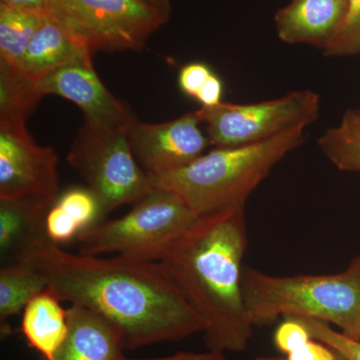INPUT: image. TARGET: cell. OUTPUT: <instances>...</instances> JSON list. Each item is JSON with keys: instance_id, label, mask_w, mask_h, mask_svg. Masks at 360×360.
Returning <instances> with one entry per match:
<instances>
[{"instance_id": "22", "label": "cell", "mask_w": 360, "mask_h": 360, "mask_svg": "<svg viewBox=\"0 0 360 360\" xmlns=\"http://www.w3.org/2000/svg\"><path fill=\"white\" fill-rule=\"evenodd\" d=\"M323 53L326 56L360 54V0H347V13L343 25Z\"/></svg>"}, {"instance_id": "12", "label": "cell", "mask_w": 360, "mask_h": 360, "mask_svg": "<svg viewBox=\"0 0 360 360\" xmlns=\"http://www.w3.org/2000/svg\"><path fill=\"white\" fill-rule=\"evenodd\" d=\"M347 0H291L274 16L279 39L326 51L340 32Z\"/></svg>"}, {"instance_id": "20", "label": "cell", "mask_w": 360, "mask_h": 360, "mask_svg": "<svg viewBox=\"0 0 360 360\" xmlns=\"http://www.w3.org/2000/svg\"><path fill=\"white\" fill-rule=\"evenodd\" d=\"M45 11L0 4V60L20 68Z\"/></svg>"}, {"instance_id": "9", "label": "cell", "mask_w": 360, "mask_h": 360, "mask_svg": "<svg viewBox=\"0 0 360 360\" xmlns=\"http://www.w3.org/2000/svg\"><path fill=\"white\" fill-rule=\"evenodd\" d=\"M58 165L56 150L37 146L26 127H0V200L53 205L59 196Z\"/></svg>"}, {"instance_id": "28", "label": "cell", "mask_w": 360, "mask_h": 360, "mask_svg": "<svg viewBox=\"0 0 360 360\" xmlns=\"http://www.w3.org/2000/svg\"><path fill=\"white\" fill-rule=\"evenodd\" d=\"M0 4L32 11H45L46 0H0Z\"/></svg>"}, {"instance_id": "6", "label": "cell", "mask_w": 360, "mask_h": 360, "mask_svg": "<svg viewBox=\"0 0 360 360\" xmlns=\"http://www.w3.org/2000/svg\"><path fill=\"white\" fill-rule=\"evenodd\" d=\"M66 160L98 198L105 215L120 206L135 205L155 188L135 160L123 130L84 122Z\"/></svg>"}, {"instance_id": "5", "label": "cell", "mask_w": 360, "mask_h": 360, "mask_svg": "<svg viewBox=\"0 0 360 360\" xmlns=\"http://www.w3.org/2000/svg\"><path fill=\"white\" fill-rule=\"evenodd\" d=\"M198 219L176 193L155 188L120 219L103 220L77 239L82 255L158 262Z\"/></svg>"}, {"instance_id": "11", "label": "cell", "mask_w": 360, "mask_h": 360, "mask_svg": "<svg viewBox=\"0 0 360 360\" xmlns=\"http://www.w3.org/2000/svg\"><path fill=\"white\" fill-rule=\"evenodd\" d=\"M42 96L63 97L82 110L84 122L127 131L136 120L127 104L116 98L97 77L94 65L59 68L37 80Z\"/></svg>"}, {"instance_id": "17", "label": "cell", "mask_w": 360, "mask_h": 360, "mask_svg": "<svg viewBox=\"0 0 360 360\" xmlns=\"http://www.w3.org/2000/svg\"><path fill=\"white\" fill-rule=\"evenodd\" d=\"M46 288L34 296L21 312L20 333L42 360H54L68 333V309Z\"/></svg>"}, {"instance_id": "2", "label": "cell", "mask_w": 360, "mask_h": 360, "mask_svg": "<svg viewBox=\"0 0 360 360\" xmlns=\"http://www.w3.org/2000/svg\"><path fill=\"white\" fill-rule=\"evenodd\" d=\"M245 205L198 217L158 260L205 322L206 347L217 354L243 352L252 335L241 288Z\"/></svg>"}, {"instance_id": "15", "label": "cell", "mask_w": 360, "mask_h": 360, "mask_svg": "<svg viewBox=\"0 0 360 360\" xmlns=\"http://www.w3.org/2000/svg\"><path fill=\"white\" fill-rule=\"evenodd\" d=\"M51 206L30 198L0 200L1 265L21 262L47 238L44 220Z\"/></svg>"}, {"instance_id": "26", "label": "cell", "mask_w": 360, "mask_h": 360, "mask_svg": "<svg viewBox=\"0 0 360 360\" xmlns=\"http://www.w3.org/2000/svg\"><path fill=\"white\" fill-rule=\"evenodd\" d=\"M340 357L336 350L312 338L300 349L286 355L284 360H338Z\"/></svg>"}, {"instance_id": "4", "label": "cell", "mask_w": 360, "mask_h": 360, "mask_svg": "<svg viewBox=\"0 0 360 360\" xmlns=\"http://www.w3.org/2000/svg\"><path fill=\"white\" fill-rule=\"evenodd\" d=\"M241 288L253 326L288 315L310 317L360 341V257L342 272L326 276H274L248 267Z\"/></svg>"}, {"instance_id": "18", "label": "cell", "mask_w": 360, "mask_h": 360, "mask_svg": "<svg viewBox=\"0 0 360 360\" xmlns=\"http://www.w3.org/2000/svg\"><path fill=\"white\" fill-rule=\"evenodd\" d=\"M42 97L37 80L0 60V127H26V120Z\"/></svg>"}, {"instance_id": "21", "label": "cell", "mask_w": 360, "mask_h": 360, "mask_svg": "<svg viewBox=\"0 0 360 360\" xmlns=\"http://www.w3.org/2000/svg\"><path fill=\"white\" fill-rule=\"evenodd\" d=\"M322 153L341 172L360 174V110H349L340 124L319 139Z\"/></svg>"}, {"instance_id": "1", "label": "cell", "mask_w": 360, "mask_h": 360, "mask_svg": "<svg viewBox=\"0 0 360 360\" xmlns=\"http://www.w3.org/2000/svg\"><path fill=\"white\" fill-rule=\"evenodd\" d=\"M21 262L39 270L61 302L84 307L110 322L125 350L205 330V322L160 262L72 253L47 238Z\"/></svg>"}, {"instance_id": "30", "label": "cell", "mask_w": 360, "mask_h": 360, "mask_svg": "<svg viewBox=\"0 0 360 360\" xmlns=\"http://www.w3.org/2000/svg\"><path fill=\"white\" fill-rule=\"evenodd\" d=\"M257 360H284V357H258ZM338 360H347L343 355L340 354V357Z\"/></svg>"}, {"instance_id": "14", "label": "cell", "mask_w": 360, "mask_h": 360, "mask_svg": "<svg viewBox=\"0 0 360 360\" xmlns=\"http://www.w3.org/2000/svg\"><path fill=\"white\" fill-rule=\"evenodd\" d=\"M92 52L45 11L44 20L28 45L20 68L39 80L65 66L92 65Z\"/></svg>"}, {"instance_id": "10", "label": "cell", "mask_w": 360, "mask_h": 360, "mask_svg": "<svg viewBox=\"0 0 360 360\" xmlns=\"http://www.w3.org/2000/svg\"><path fill=\"white\" fill-rule=\"evenodd\" d=\"M196 111L162 123L135 120L129 141L135 160L148 175L163 174L191 165L210 146Z\"/></svg>"}, {"instance_id": "24", "label": "cell", "mask_w": 360, "mask_h": 360, "mask_svg": "<svg viewBox=\"0 0 360 360\" xmlns=\"http://www.w3.org/2000/svg\"><path fill=\"white\" fill-rule=\"evenodd\" d=\"M312 340L309 329L296 316H284L274 335V345L279 352L288 355L300 349Z\"/></svg>"}, {"instance_id": "23", "label": "cell", "mask_w": 360, "mask_h": 360, "mask_svg": "<svg viewBox=\"0 0 360 360\" xmlns=\"http://www.w3.org/2000/svg\"><path fill=\"white\" fill-rule=\"evenodd\" d=\"M296 317L307 326L314 340L321 341L329 347L333 348L347 360H360L359 340H354L349 336L343 335L342 333H338L331 328L328 322L310 319V317Z\"/></svg>"}, {"instance_id": "16", "label": "cell", "mask_w": 360, "mask_h": 360, "mask_svg": "<svg viewBox=\"0 0 360 360\" xmlns=\"http://www.w3.org/2000/svg\"><path fill=\"white\" fill-rule=\"evenodd\" d=\"M105 217L98 198L87 187H73L59 194L45 215V236L54 245H68Z\"/></svg>"}, {"instance_id": "7", "label": "cell", "mask_w": 360, "mask_h": 360, "mask_svg": "<svg viewBox=\"0 0 360 360\" xmlns=\"http://www.w3.org/2000/svg\"><path fill=\"white\" fill-rule=\"evenodd\" d=\"M45 11L91 51H141L170 13L146 0H46Z\"/></svg>"}, {"instance_id": "19", "label": "cell", "mask_w": 360, "mask_h": 360, "mask_svg": "<svg viewBox=\"0 0 360 360\" xmlns=\"http://www.w3.org/2000/svg\"><path fill=\"white\" fill-rule=\"evenodd\" d=\"M44 276L25 262L2 264L0 269V322L1 335L11 333L7 321L21 314L34 296L46 290Z\"/></svg>"}, {"instance_id": "13", "label": "cell", "mask_w": 360, "mask_h": 360, "mask_svg": "<svg viewBox=\"0 0 360 360\" xmlns=\"http://www.w3.org/2000/svg\"><path fill=\"white\" fill-rule=\"evenodd\" d=\"M68 333L54 360H176V357L134 359L125 356L122 335L112 326L80 305L68 309Z\"/></svg>"}, {"instance_id": "27", "label": "cell", "mask_w": 360, "mask_h": 360, "mask_svg": "<svg viewBox=\"0 0 360 360\" xmlns=\"http://www.w3.org/2000/svg\"><path fill=\"white\" fill-rule=\"evenodd\" d=\"M222 94H224V84L221 79L213 72L205 84L201 87L195 99L200 101L202 108H212L222 103Z\"/></svg>"}, {"instance_id": "8", "label": "cell", "mask_w": 360, "mask_h": 360, "mask_svg": "<svg viewBox=\"0 0 360 360\" xmlns=\"http://www.w3.org/2000/svg\"><path fill=\"white\" fill-rule=\"evenodd\" d=\"M321 96L311 90L292 91L255 103H221L196 110L214 148L259 143L295 127L316 122Z\"/></svg>"}, {"instance_id": "25", "label": "cell", "mask_w": 360, "mask_h": 360, "mask_svg": "<svg viewBox=\"0 0 360 360\" xmlns=\"http://www.w3.org/2000/svg\"><path fill=\"white\" fill-rule=\"evenodd\" d=\"M213 71L202 63H191L184 65L179 71L180 90L187 96L196 98L201 87L205 84Z\"/></svg>"}, {"instance_id": "29", "label": "cell", "mask_w": 360, "mask_h": 360, "mask_svg": "<svg viewBox=\"0 0 360 360\" xmlns=\"http://www.w3.org/2000/svg\"><path fill=\"white\" fill-rule=\"evenodd\" d=\"M146 1L158 7V8L162 9L165 13H172V6H170L169 0H146Z\"/></svg>"}, {"instance_id": "3", "label": "cell", "mask_w": 360, "mask_h": 360, "mask_svg": "<svg viewBox=\"0 0 360 360\" xmlns=\"http://www.w3.org/2000/svg\"><path fill=\"white\" fill-rule=\"evenodd\" d=\"M305 127L248 146L214 148L191 165L149 175L156 188L176 193L198 217L246 202L272 168L302 146Z\"/></svg>"}]
</instances>
